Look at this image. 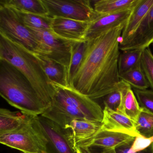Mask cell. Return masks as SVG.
<instances>
[{"mask_svg": "<svg viewBox=\"0 0 153 153\" xmlns=\"http://www.w3.org/2000/svg\"><path fill=\"white\" fill-rule=\"evenodd\" d=\"M133 9L112 14H99L95 19L90 22L87 33L86 40L97 37L121 25H126Z\"/></svg>", "mask_w": 153, "mask_h": 153, "instance_id": "12", "label": "cell"}, {"mask_svg": "<svg viewBox=\"0 0 153 153\" xmlns=\"http://www.w3.org/2000/svg\"><path fill=\"white\" fill-rule=\"evenodd\" d=\"M141 108L153 113V91L152 90H139L132 88Z\"/></svg>", "mask_w": 153, "mask_h": 153, "instance_id": "30", "label": "cell"}, {"mask_svg": "<svg viewBox=\"0 0 153 153\" xmlns=\"http://www.w3.org/2000/svg\"><path fill=\"white\" fill-rule=\"evenodd\" d=\"M51 83L54 88L52 100L79 109L88 120L102 123L103 111L95 100L79 93L72 87Z\"/></svg>", "mask_w": 153, "mask_h": 153, "instance_id": "8", "label": "cell"}, {"mask_svg": "<svg viewBox=\"0 0 153 153\" xmlns=\"http://www.w3.org/2000/svg\"><path fill=\"white\" fill-rule=\"evenodd\" d=\"M76 149L78 153H93L89 148L78 147Z\"/></svg>", "mask_w": 153, "mask_h": 153, "instance_id": "33", "label": "cell"}, {"mask_svg": "<svg viewBox=\"0 0 153 153\" xmlns=\"http://www.w3.org/2000/svg\"><path fill=\"white\" fill-rule=\"evenodd\" d=\"M153 143V137L146 138L141 135L136 136L129 151L131 153L138 152L144 150L151 146Z\"/></svg>", "mask_w": 153, "mask_h": 153, "instance_id": "31", "label": "cell"}, {"mask_svg": "<svg viewBox=\"0 0 153 153\" xmlns=\"http://www.w3.org/2000/svg\"><path fill=\"white\" fill-rule=\"evenodd\" d=\"M136 136L121 131L100 129L90 144V147L101 149H116L132 144Z\"/></svg>", "mask_w": 153, "mask_h": 153, "instance_id": "15", "label": "cell"}, {"mask_svg": "<svg viewBox=\"0 0 153 153\" xmlns=\"http://www.w3.org/2000/svg\"><path fill=\"white\" fill-rule=\"evenodd\" d=\"M100 129L121 131L137 136L136 123L122 113L115 111L105 106Z\"/></svg>", "mask_w": 153, "mask_h": 153, "instance_id": "16", "label": "cell"}, {"mask_svg": "<svg viewBox=\"0 0 153 153\" xmlns=\"http://www.w3.org/2000/svg\"><path fill=\"white\" fill-rule=\"evenodd\" d=\"M140 64L149 87L153 91V54L149 47L142 51Z\"/></svg>", "mask_w": 153, "mask_h": 153, "instance_id": "29", "label": "cell"}, {"mask_svg": "<svg viewBox=\"0 0 153 153\" xmlns=\"http://www.w3.org/2000/svg\"><path fill=\"white\" fill-rule=\"evenodd\" d=\"M135 125L139 134L145 137H153V113L142 108Z\"/></svg>", "mask_w": 153, "mask_h": 153, "instance_id": "28", "label": "cell"}, {"mask_svg": "<svg viewBox=\"0 0 153 153\" xmlns=\"http://www.w3.org/2000/svg\"><path fill=\"white\" fill-rule=\"evenodd\" d=\"M0 142L24 153H47L45 144L32 121L15 131L0 133Z\"/></svg>", "mask_w": 153, "mask_h": 153, "instance_id": "9", "label": "cell"}, {"mask_svg": "<svg viewBox=\"0 0 153 153\" xmlns=\"http://www.w3.org/2000/svg\"><path fill=\"white\" fill-rule=\"evenodd\" d=\"M0 94L13 107L33 116L48 108L27 78L16 68L0 59Z\"/></svg>", "mask_w": 153, "mask_h": 153, "instance_id": "3", "label": "cell"}, {"mask_svg": "<svg viewBox=\"0 0 153 153\" xmlns=\"http://www.w3.org/2000/svg\"><path fill=\"white\" fill-rule=\"evenodd\" d=\"M139 0H99L94 2L95 11L99 14H109L132 9Z\"/></svg>", "mask_w": 153, "mask_h": 153, "instance_id": "21", "label": "cell"}, {"mask_svg": "<svg viewBox=\"0 0 153 153\" xmlns=\"http://www.w3.org/2000/svg\"><path fill=\"white\" fill-rule=\"evenodd\" d=\"M152 145H153V143H152Z\"/></svg>", "mask_w": 153, "mask_h": 153, "instance_id": "35", "label": "cell"}, {"mask_svg": "<svg viewBox=\"0 0 153 153\" xmlns=\"http://www.w3.org/2000/svg\"><path fill=\"white\" fill-rule=\"evenodd\" d=\"M142 110L132 88L128 89L123 101L122 113L127 117L137 122Z\"/></svg>", "mask_w": 153, "mask_h": 153, "instance_id": "27", "label": "cell"}, {"mask_svg": "<svg viewBox=\"0 0 153 153\" xmlns=\"http://www.w3.org/2000/svg\"><path fill=\"white\" fill-rule=\"evenodd\" d=\"M130 85L121 80L120 85L118 88L103 97L104 107L122 113L123 106L125 95Z\"/></svg>", "mask_w": 153, "mask_h": 153, "instance_id": "23", "label": "cell"}, {"mask_svg": "<svg viewBox=\"0 0 153 153\" xmlns=\"http://www.w3.org/2000/svg\"><path fill=\"white\" fill-rule=\"evenodd\" d=\"M142 51H122L118 62L119 75L135 68L140 64Z\"/></svg>", "mask_w": 153, "mask_h": 153, "instance_id": "26", "label": "cell"}, {"mask_svg": "<svg viewBox=\"0 0 153 153\" xmlns=\"http://www.w3.org/2000/svg\"><path fill=\"white\" fill-rule=\"evenodd\" d=\"M153 43V5L133 35L125 43L120 45V50L143 51Z\"/></svg>", "mask_w": 153, "mask_h": 153, "instance_id": "10", "label": "cell"}, {"mask_svg": "<svg viewBox=\"0 0 153 153\" xmlns=\"http://www.w3.org/2000/svg\"><path fill=\"white\" fill-rule=\"evenodd\" d=\"M86 42H76L72 45L71 59L68 71V85L71 87L82 62L85 50Z\"/></svg>", "mask_w": 153, "mask_h": 153, "instance_id": "24", "label": "cell"}, {"mask_svg": "<svg viewBox=\"0 0 153 153\" xmlns=\"http://www.w3.org/2000/svg\"><path fill=\"white\" fill-rule=\"evenodd\" d=\"M100 153H116L115 149H102Z\"/></svg>", "mask_w": 153, "mask_h": 153, "instance_id": "34", "label": "cell"}, {"mask_svg": "<svg viewBox=\"0 0 153 153\" xmlns=\"http://www.w3.org/2000/svg\"><path fill=\"white\" fill-rule=\"evenodd\" d=\"M120 80L128 84L132 88L146 90L149 88L148 81L142 70L141 64L135 68L120 75Z\"/></svg>", "mask_w": 153, "mask_h": 153, "instance_id": "25", "label": "cell"}, {"mask_svg": "<svg viewBox=\"0 0 153 153\" xmlns=\"http://www.w3.org/2000/svg\"><path fill=\"white\" fill-rule=\"evenodd\" d=\"M35 55L51 83L69 86L68 83V68L67 67L47 57L39 54Z\"/></svg>", "mask_w": 153, "mask_h": 153, "instance_id": "19", "label": "cell"}, {"mask_svg": "<svg viewBox=\"0 0 153 153\" xmlns=\"http://www.w3.org/2000/svg\"><path fill=\"white\" fill-rule=\"evenodd\" d=\"M0 59L6 61L19 71L45 104L48 108L51 105L54 88L34 53L0 33Z\"/></svg>", "mask_w": 153, "mask_h": 153, "instance_id": "2", "label": "cell"}, {"mask_svg": "<svg viewBox=\"0 0 153 153\" xmlns=\"http://www.w3.org/2000/svg\"><path fill=\"white\" fill-rule=\"evenodd\" d=\"M90 23L63 18H54L52 25V32L57 36L67 41L85 42Z\"/></svg>", "mask_w": 153, "mask_h": 153, "instance_id": "11", "label": "cell"}, {"mask_svg": "<svg viewBox=\"0 0 153 153\" xmlns=\"http://www.w3.org/2000/svg\"><path fill=\"white\" fill-rule=\"evenodd\" d=\"M153 5V0H139L122 33L120 45L125 43L134 33L138 26Z\"/></svg>", "mask_w": 153, "mask_h": 153, "instance_id": "17", "label": "cell"}, {"mask_svg": "<svg viewBox=\"0 0 153 153\" xmlns=\"http://www.w3.org/2000/svg\"><path fill=\"white\" fill-rule=\"evenodd\" d=\"M0 33L33 53H39V43L33 32L19 19L13 9L0 5Z\"/></svg>", "mask_w": 153, "mask_h": 153, "instance_id": "5", "label": "cell"}, {"mask_svg": "<svg viewBox=\"0 0 153 153\" xmlns=\"http://www.w3.org/2000/svg\"><path fill=\"white\" fill-rule=\"evenodd\" d=\"M24 112L0 110V133L12 132L31 122L34 117Z\"/></svg>", "mask_w": 153, "mask_h": 153, "instance_id": "18", "label": "cell"}, {"mask_svg": "<svg viewBox=\"0 0 153 153\" xmlns=\"http://www.w3.org/2000/svg\"><path fill=\"white\" fill-rule=\"evenodd\" d=\"M131 145H127V146H123L115 149L116 153H153V145L149 146L146 149L144 150L138 152H135V153H131L129 151V149L131 146Z\"/></svg>", "mask_w": 153, "mask_h": 153, "instance_id": "32", "label": "cell"}, {"mask_svg": "<svg viewBox=\"0 0 153 153\" xmlns=\"http://www.w3.org/2000/svg\"><path fill=\"white\" fill-rule=\"evenodd\" d=\"M42 115L51 120L64 128H68L74 119H87L79 109L55 100H52L51 105Z\"/></svg>", "mask_w": 153, "mask_h": 153, "instance_id": "14", "label": "cell"}, {"mask_svg": "<svg viewBox=\"0 0 153 153\" xmlns=\"http://www.w3.org/2000/svg\"><path fill=\"white\" fill-rule=\"evenodd\" d=\"M32 123L42 137L47 153H78L70 129L62 128L42 115L34 116Z\"/></svg>", "mask_w": 153, "mask_h": 153, "instance_id": "4", "label": "cell"}, {"mask_svg": "<svg viewBox=\"0 0 153 153\" xmlns=\"http://www.w3.org/2000/svg\"></svg>", "mask_w": 153, "mask_h": 153, "instance_id": "36", "label": "cell"}, {"mask_svg": "<svg viewBox=\"0 0 153 153\" xmlns=\"http://www.w3.org/2000/svg\"><path fill=\"white\" fill-rule=\"evenodd\" d=\"M48 16L91 22L99 16L88 0H42Z\"/></svg>", "mask_w": 153, "mask_h": 153, "instance_id": "6", "label": "cell"}, {"mask_svg": "<svg viewBox=\"0 0 153 153\" xmlns=\"http://www.w3.org/2000/svg\"><path fill=\"white\" fill-rule=\"evenodd\" d=\"M101 123L86 118L74 119L68 128L71 131L72 142L75 147H90V144L101 128Z\"/></svg>", "mask_w": 153, "mask_h": 153, "instance_id": "13", "label": "cell"}, {"mask_svg": "<svg viewBox=\"0 0 153 153\" xmlns=\"http://www.w3.org/2000/svg\"><path fill=\"white\" fill-rule=\"evenodd\" d=\"M14 10L17 14L19 19L27 27L45 30L53 33L52 25L53 19L50 17L30 14Z\"/></svg>", "mask_w": 153, "mask_h": 153, "instance_id": "22", "label": "cell"}, {"mask_svg": "<svg viewBox=\"0 0 153 153\" xmlns=\"http://www.w3.org/2000/svg\"><path fill=\"white\" fill-rule=\"evenodd\" d=\"M29 28L39 43V53L37 54L57 62L68 68L71 59L72 45L76 42L62 39L52 32Z\"/></svg>", "mask_w": 153, "mask_h": 153, "instance_id": "7", "label": "cell"}, {"mask_svg": "<svg viewBox=\"0 0 153 153\" xmlns=\"http://www.w3.org/2000/svg\"><path fill=\"white\" fill-rule=\"evenodd\" d=\"M0 5L25 13L49 17L42 0H1Z\"/></svg>", "mask_w": 153, "mask_h": 153, "instance_id": "20", "label": "cell"}, {"mask_svg": "<svg viewBox=\"0 0 153 153\" xmlns=\"http://www.w3.org/2000/svg\"><path fill=\"white\" fill-rule=\"evenodd\" d=\"M125 25L86 40L83 59L71 87L95 100L103 98L120 87L118 62Z\"/></svg>", "mask_w": 153, "mask_h": 153, "instance_id": "1", "label": "cell"}]
</instances>
